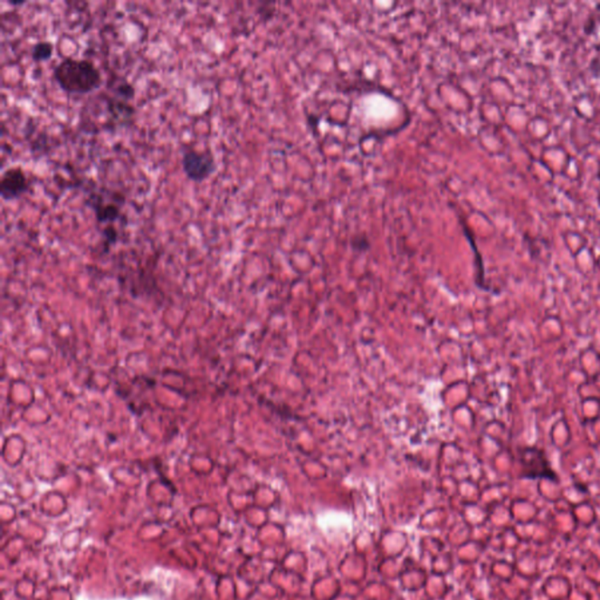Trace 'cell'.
Listing matches in <instances>:
<instances>
[{
  "label": "cell",
  "mask_w": 600,
  "mask_h": 600,
  "mask_svg": "<svg viewBox=\"0 0 600 600\" xmlns=\"http://www.w3.org/2000/svg\"><path fill=\"white\" fill-rule=\"evenodd\" d=\"M10 4H11V5L21 6V5H24V4H25V2H15V3L14 2H10Z\"/></svg>",
  "instance_id": "8992f818"
},
{
  "label": "cell",
  "mask_w": 600,
  "mask_h": 600,
  "mask_svg": "<svg viewBox=\"0 0 600 600\" xmlns=\"http://www.w3.org/2000/svg\"><path fill=\"white\" fill-rule=\"evenodd\" d=\"M182 169L188 180L202 184L216 172V162L209 152L189 149L182 157Z\"/></svg>",
  "instance_id": "7a4b0ae2"
},
{
  "label": "cell",
  "mask_w": 600,
  "mask_h": 600,
  "mask_svg": "<svg viewBox=\"0 0 600 600\" xmlns=\"http://www.w3.org/2000/svg\"><path fill=\"white\" fill-rule=\"evenodd\" d=\"M53 54V45L50 42H39L32 47V59L37 62L49 61Z\"/></svg>",
  "instance_id": "5b68a950"
},
{
  "label": "cell",
  "mask_w": 600,
  "mask_h": 600,
  "mask_svg": "<svg viewBox=\"0 0 600 600\" xmlns=\"http://www.w3.org/2000/svg\"><path fill=\"white\" fill-rule=\"evenodd\" d=\"M29 190V181L21 167H11L0 180V196L4 201H14Z\"/></svg>",
  "instance_id": "3957f363"
},
{
  "label": "cell",
  "mask_w": 600,
  "mask_h": 600,
  "mask_svg": "<svg viewBox=\"0 0 600 600\" xmlns=\"http://www.w3.org/2000/svg\"><path fill=\"white\" fill-rule=\"evenodd\" d=\"M53 77L63 92L89 94L101 86L100 71L87 59L63 58L53 70Z\"/></svg>",
  "instance_id": "6da1fadb"
},
{
  "label": "cell",
  "mask_w": 600,
  "mask_h": 600,
  "mask_svg": "<svg viewBox=\"0 0 600 600\" xmlns=\"http://www.w3.org/2000/svg\"><path fill=\"white\" fill-rule=\"evenodd\" d=\"M95 214L99 222H114L117 221L119 216H120V209L117 205L112 204L107 205H94Z\"/></svg>",
  "instance_id": "277c9868"
}]
</instances>
